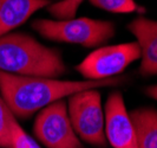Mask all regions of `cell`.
<instances>
[{
  "label": "cell",
  "mask_w": 157,
  "mask_h": 148,
  "mask_svg": "<svg viewBox=\"0 0 157 148\" xmlns=\"http://www.w3.org/2000/svg\"><path fill=\"white\" fill-rule=\"evenodd\" d=\"M121 77L102 81H59L57 78L18 76L0 70V95L13 115L29 118L56 101L86 89H99L122 83Z\"/></svg>",
  "instance_id": "6da1fadb"
},
{
  "label": "cell",
  "mask_w": 157,
  "mask_h": 148,
  "mask_svg": "<svg viewBox=\"0 0 157 148\" xmlns=\"http://www.w3.org/2000/svg\"><path fill=\"white\" fill-rule=\"evenodd\" d=\"M0 70L18 76L57 78L66 72L62 54L27 33L0 37Z\"/></svg>",
  "instance_id": "7a4b0ae2"
},
{
  "label": "cell",
  "mask_w": 157,
  "mask_h": 148,
  "mask_svg": "<svg viewBox=\"0 0 157 148\" xmlns=\"http://www.w3.org/2000/svg\"><path fill=\"white\" fill-rule=\"evenodd\" d=\"M32 27L46 39L85 47L101 46L115 36L113 23L90 18L37 19L32 23Z\"/></svg>",
  "instance_id": "3957f363"
},
{
  "label": "cell",
  "mask_w": 157,
  "mask_h": 148,
  "mask_svg": "<svg viewBox=\"0 0 157 148\" xmlns=\"http://www.w3.org/2000/svg\"><path fill=\"white\" fill-rule=\"evenodd\" d=\"M66 104L70 122L79 140L97 147L105 146V115L98 89L73 94Z\"/></svg>",
  "instance_id": "277c9868"
},
{
  "label": "cell",
  "mask_w": 157,
  "mask_h": 148,
  "mask_svg": "<svg viewBox=\"0 0 157 148\" xmlns=\"http://www.w3.org/2000/svg\"><path fill=\"white\" fill-rule=\"evenodd\" d=\"M141 58L137 42L101 46L86 56L76 66V70L86 81H102L123 72Z\"/></svg>",
  "instance_id": "5b68a950"
},
{
  "label": "cell",
  "mask_w": 157,
  "mask_h": 148,
  "mask_svg": "<svg viewBox=\"0 0 157 148\" xmlns=\"http://www.w3.org/2000/svg\"><path fill=\"white\" fill-rule=\"evenodd\" d=\"M33 134L46 148H84L72 128L64 98L38 113L33 123Z\"/></svg>",
  "instance_id": "8992f818"
},
{
  "label": "cell",
  "mask_w": 157,
  "mask_h": 148,
  "mask_svg": "<svg viewBox=\"0 0 157 148\" xmlns=\"http://www.w3.org/2000/svg\"><path fill=\"white\" fill-rule=\"evenodd\" d=\"M105 139L112 148H137L136 133L123 95L113 91L105 103Z\"/></svg>",
  "instance_id": "52a82bcc"
},
{
  "label": "cell",
  "mask_w": 157,
  "mask_h": 148,
  "mask_svg": "<svg viewBox=\"0 0 157 148\" xmlns=\"http://www.w3.org/2000/svg\"><path fill=\"white\" fill-rule=\"evenodd\" d=\"M128 30L136 37L141 50L140 74L144 77L157 75V22L145 17H137L128 25Z\"/></svg>",
  "instance_id": "ba28073f"
},
{
  "label": "cell",
  "mask_w": 157,
  "mask_h": 148,
  "mask_svg": "<svg viewBox=\"0 0 157 148\" xmlns=\"http://www.w3.org/2000/svg\"><path fill=\"white\" fill-rule=\"evenodd\" d=\"M50 4V0H0V37L11 33Z\"/></svg>",
  "instance_id": "9c48e42d"
},
{
  "label": "cell",
  "mask_w": 157,
  "mask_h": 148,
  "mask_svg": "<svg viewBox=\"0 0 157 148\" xmlns=\"http://www.w3.org/2000/svg\"><path fill=\"white\" fill-rule=\"evenodd\" d=\"M129 115L136 133L137 148H157V110L138 108Z\"/></svg>",
  "instance_id": "30bf717a"
},
{
  "label": "cell",
  "mask_w": 157,
  "mask_h": 148,
  "mask_svg": "<svg viewBox=\"0 0 157 148\" xmlns=\"http://www.w3.org/2000/svg\"><path fill=\"white\" fill-rule=\"evenodd\" d=\"M96 7L105 10L113 13H130L143 11L141 6H138L135 0H89Z\"/></svg>",
  "instance_id": "8fae6325"
},
{
  "label": "cell",
  "mask_w": 157,
  "mask_h": 148,
  "mask_svg": "<svg viewBox=\"0 0 157 148\" xmlns=\"http://www.w3.org/2000/svg\"><path fill=\"white\" fill-rule=\"evenodd\" d=\"M11 141L12 148H41L38 142L21 128L13 113L11 116Z\"/></svg>",
  "instance_id": "7c38bea8"
},
{
  "label": "cell",
  "mask_w": 157,
  "mask_h": 148,
  "mask_svg": "<svg viewBox=\"0 0 157 148\" xmlns=\"http://www.w3.org/2000/svg\"><path fill=\"white\" fill-rule=\"evenodd\" d=\"M84 0H60L50 5L47 10L52 16L57 18L58 20H66L72 19L76 16L79 5Z\"/></svg>",
  "instance_id": "4fadbf2b"
},
{
  "label": "cell",
  "mask_w": 157,
  "mask_h": 148,
  "mask_svg": "<svg viewBox=\"0 0 157 148\" xmlns=\"http://www.w3.org/2000/svg\"><path fill=\"white\" fill-rule=\"evenodd\" d=\"M11 116L12 111L0 95V148H12Z\"/></svg>",
  "instance_id": "5bb4252c"
},
{
  "label": "cell",
  "mask_w": 157,
  "mask_h": 148,
  "mask_svg": "<svg viewBox=\"0 0 157 148\" xmlns=\"http://www.w3.org/2000/svg\"><path fill=\"white\" fill-rule=\"evenodd\" d=\"M145 94H147L149 97H151V98H154V100L157 101V84L145 88Z\"/></svg>",
  "instance_id": "9a60e30c"
}]
</instances>
